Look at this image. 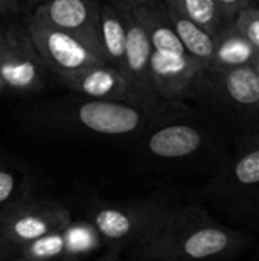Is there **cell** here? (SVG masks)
I'll use <instances>...</instances> for the list:
<instances>
[{
    "mask_svg": "<svg viewBox=\"0 0 259 261\" xmlns=\"http://www.w3.org/2000/svg\"><path fill=\"white\" fill-rule=\"evenodd\" d=\"M206 135L195 125L185 122H169L154 128L147 141V151L159 159H183L202 150Z\"/></svg>",
    "mask_w": 259,
    "mask_h": 261,
    "instance_id": "obj_14",
    "label": "cell"
},
{
    "mask_svg": "<svg viewBox=\"0 0 259 261\" xmlns=\"http://www.w3.org/2000/svg\"><path fill=\"white\" fill-rule=\"evenodd\" d=\"M165 203L160 200H143L131 203L98 202L89 213V222L99 234L108 251L119 252L131 248L148 229Z\"/></svg>",
    "mask_w": 259,
    "mask_h": 261,
    "instance_id": "obj_5",
    "label": "cell"
},
{
    "mask_svg": "<svg viewBox=\"0 0 259 261\" xmlns=\"http://www.w3.org/2000/svg\"><path fill=\"white\" fill-rule=\"evenodd\" d=\"M73 93L90 99L128 101V86L124 72L114 64L104 61L93 64L63 81Z\"/></svg>",
    "mask_w": 259,
    "mask_h": 261,
    "instance_id": "obj_13",
    "label": "cell"
},
{
    "mask_svg": "<svg viewBox=\"0 0 259 261\" xmlns=\"http://www.w3.org/2000/svg\"><path fill=\"white\" fill-rule=\"evenodd\" d=\"M99 40L105 61L114 64L124 72L127 24L121 9L114 3H101Z\"/></svg>",
    "mask_w": 259,
    "mask_h": 261,
    "instance_id": "obj_16",
    "label": "cell"
},
{
    "mask_svg": "<svg viewBox=\"0 0 259 261\" xmlns=\"http://www.w3.org/2000/svg\"><path fill=\"white\" fill-rule=\"evenodd\" d=\"M0 26H2V17H0Z\"/></svg>",
    "mask_w": 259,
    "mask_h": 261,
    "instance_id": "obj_29",
    "label": "cell"
},
{
    "mask_svg": "<svg viewBox=\"0 0 259 261\" xmlns=\"http://www.w3.org/2000/svg\"><path fill=\"white\" fill-rule=\"evenodd\" d=\"M154 2H162V0H154Z\"/></svg>",
    "mask_w": 259,
    "mask_h": 261,
    "instance_id": "obj_30",
    "label": "cell"
},
{
    "mask_svg": "<svg viewBox=\"0 0 259 261\" xmlns=\"http://www.w3.org/2000/svg\"><path fill=\"white\" fill-rule=\"evenodd\" d=\"M252 258H253V260L259 261V248H258V249H256V252L253 254V257H252Z\"/></svg>",
    "mask_w": 259,
    "mask_h": 261,
    "instance_id": "obj_27",
    "label": "cell"
},
{
    "mask_svg": "<svg viewBox=\"0 0 259 261\" xmlns=\"http://www.w3.org/2000/svg\"><path fill=\"white\" fill-rule=\"evenodd\" d=\"M27 2H29L31 5H37V6H38V5H41L43 2H46V0H27Z\"/></svg>",
    "mask_w": 259,
    "mask_h": 261,
    "instance_id": "obj_25",
    "label": "cell"
},
{
    "mask_svg": "<svg viewBox=\"0 0 259 261\" xmlns=\"http://www.w3.org/2000/svg\"><path fill=\"white\" fill-rule=\"evenodd\" d=\"M102 240L89 220H70L67 225L18 246L17 260H78L102 248Z\"/></svg>",
    "mask_w": 259,
    "mask_h": 261,
    "instance_id": "obj_10",
    "label": "cell"
},
{
    "mask_svg": "<svg viewBox=\"0 0 259 261\" xmlns=\"http://www.w3.org/2000/svg\"><path fill=\"white\" fill-rule=\"evenodd\" d=\"M259 188V135L234 154L208 187L211 194H246Z\"/></svg>",
    "mask_w": 259,
    "mask_h": 261,
    "instance_id": "obj_12",
    "label": "cell"
},
{
    "mask_svg": "<svg viewBox=\"0 0 259 261\" xmlns=\"http://www.w3.org/2000/svg\"><path fill=\"white\" fill-rule=\"evenodd\" d=\"M35 12L53 26L78 37L104 58L99 40L101 3L98 0H46L35 8Z\"/></svg>",
    "mask_w": 259,
    "mask_h": 261,
    "instance_id": "obj_11",
    "label": "cell"
},
{
    "mask_svg": "<svg viewBox=\"0 0 259 261\" xmlns=\"http://www.w3.org/2000/svg\"><path fill=\"white\" fill-rule=\"evenodd\" d=\"M72 220L66 205L31 193L0 213V237L21 246L34 242Z\"/></svg>",
    "mask_w": 259,
    "mask_h": 261,
    "instance_id": "obj_7",
    "label": "cell"
},
{
    "mask_svg": "<svg viewBox=\"0 0 259 261\" xmlns=\"http://www.w3.org/2000/svg\"><path fill=\"white\" fill-rule=\"evenodd\" d=\"M249 239L215 222L198 206L165 205L143 236L127 251L130 260H226L237 257Z\"/></svg>",
    "mask_w": 259,
    "mask_h": 261,
    "instance_id": "obj_1",
    "label": "cell"
},
{
    "mask_svg": "<svg viewBox=\"0 0 259 261\" xmlns=\"http://www.w3.org/2000/svg\"><path fill=\"white\" fill-rule=\"evenodd\" d=\"M29 194L26 176L14 165L0 161V213Z\"/></svg>",
    "mask_w": 259,
    "mask_h": 261,
    "instance_id": "obj_19",
    "label": "cell"
},
{
    "mask_svg": "<svg viewBox=\"0 0 259 261\" xmlns=\"http://www.w3.org/2000/svg\"><path fill=\"white\" fill-rule=\"evenodd\" d=\"M166 112L145 109L130 101L84 98L67 112V119L81 128L105 136H127L147 128Z\"/></svg>",
    "mask_w": 259,
    "mask_h": 261,
    "instance_id": "obj_4",
    "label": "cell"
},
{
    "mask_svg": "<svg viewBox=\"0 0 259 261\" xmlns=\"http://www.w3.org/2000/svg\"><path fill=\"white\" fill-rule=\"evenodd\" d=\"M26 26L47 69L61 81L93 64L105 61L87 43L53 26L35 11Z\"/></svg>",
    "mask_w": 259,
    "mask_h": 261,
    "instance_id": "obj_6",
    "label": "cell"
},
{
    "mask_svg": "<svg viewBox=\"0 0 259 261\" xmlns=\"http://www.w3.org/2000/svg\"><path fill=\"white\" fill-rule=\"evenodd\" d=\"M150 73L156 95L165 102L180 104L206 98L211 90L209 69L186 50L151 49Z\"/></svg>",
    "mask_w": 259,
    "mask_h": 261,
    "instance_id": "obj_3",
    "label": "cell"
},
{
    "mask_svg": "<svg viewBox=\"0 0 259 261\" xmlns=\"http://www.w3.org/2000/svg\"><path fill=\"white\" fill-rule=\"evenodd\" d=\"M49 73L27 26H0V81L5 95L27 96L43 92Z\"/></svg>",
    "mask_w": 259,
    "mask_h": 261,
    "instance_id": "obj_2",
    "label": "cell"
},
{
    "mask_svg": "<svg viewBox=\"0 0 259 261\" xmlns=\"http://www.w3.org/2000/svg\"><path fill=\"white\" fill-rule=\"evenodd\" d=\"M218 5V9L221 12L223 20L229 24L234 21L235 15L247 5L253 3V0H215Z\"/></svg>",
    "mask_w": 259,
    "mask_h": 261,
    "instance_id": "obj_21",
    "label": "cell"
},
{
    "mask_svg": "<svg viewBox=\"0 0 259 261\" xmlns=\"http://www.w3.org/2000/svg\"><path fill=\"white\" fill-rule=\"evenodd\" d=\"M252 67H253V69H255V70H256V72L259 73V57L256 58V61H255V63L252 64Z\"/></svg>",
    "mask_w": 259,
    "mask_h": 261,
    "instance_id": "obj_26",
    "label": "cell"
},
{
    "mask_svg": "<svg viewBox=\"0 0 259 261\" xmlns=\"http://www.w3.org/2000/svg\"><path fill=\"white\" fill-rule=\"evenodd\" d=\"M166 5L179 9L188 18L200 24L214 37L223 31L227 23L223 20L215 0H162Z\"/></svg>",
    "mask_w": 259,
    "mask_h": 261,
    "instance_id": "obj_18",
    "label": "cell"
},
{
    "mask_svg": "<svg viewBox=\"0 0 259 261\" xmlns=\"http://www.w3.org/2000/svg\"><path fill=\"white\" fill-rule=\"evenodd\" d=\"M150 0H114V5L118 6H127V8H137L145 5Z\"/></svg>",
    "mask_w": 259,
    "mask_h": 261,
    "instance_id": "obj_24",
    "label": "cell"
},
{
    "mask_svg": "<svg viewBox=\"0 0 259 261\" xmlns=\"http://www.w3.org/2000/svg\"><path fill=\"white\" fill-rule=\"evenodd\" d=\"M259 54L256 49L229 23L215 35L214 57L209 69H231L252 66Z\"/></svg>",
    "mask_w": 259,
    "mask_h": 261,
    "instance_id": "obj_15",
    "label": "cell"
},
{
    "mask_svg": "<svg viewBox=\"0 0 259 261\" xmlns=\"http://www.w3.org/2000/svg\"><path fill=\"white\" fill-rule=\"evenodd\" d=\"M118 6V5H116ZM124 15L127 24V43L124 55V75L128 86V101L145 109L168 112L171 102L159 99L151 84L150 60H151V43L147 28L134 8L118 6Z\"/></svg>",
    "mask_w": 259,
    "mask_h": 261,
    "instance_id": "obj_8",
    "label": "cell"
},
{
    "mask_svg": "<svg viewBox=\"0 0 259 261\" xmlns=\"http://www.w3.org/2000/svg\"><path fill=\"white\" fill-rule=\"evenodd\" d=\"M232 26L256 49L259 54V8L255 3L244 6L234 18Z\"/></svg>",
    "mask_w": 259,
    "mask_h": 261,
    "instance_id": "obj_20",
    "label": "cell"
},
{
    "mask_svg": "<svg viewBox=\"0 0 259 261\" xmlns=\"http://www.w3.org/2000/svg\"><path fill=\"white\" fill-rule=\"evenodd\" d=\"M209 69V67H208ZM211 90L223 109L234 113L243 127L255 128L259 135V73L252 66L231 69H209Z\"/></svg>",
    "mask_w": 259,
    "mask_h": 261,
    "instance_id": "obj_9",
    "label": "cell"
},
{
    "mask_svg": "<svg viewBox=\"0 0 259 261\" xmlns=\"http://www.w3.org/2000/svg\"><path fill=\"white\" fill-rule=\"evenodd\" d=\"M0 95H5V93H3V86H2V81H0Z\"/></svg>",
    "mask_w": 259,
    "mask_h": 261,
    "instance_id": "obj_28",
    "label": "cell"
},
{
    "mask_svg": "<svg viewBox=\"0 0 259 261\" xmlns=\"http://www.w3.org/2000/svg\"><path fill=\"white\" fill-rule=\"evenodd\" d=\"M165 5L166 14L172 23V28L176 34L179 35L182 44L185 46L186 52L202 61L206 67L211 66L212 57H214V46H215V37L209 34L206 29H203L200 24L188 18L185 14H182L179 9L172 8L171 5Z\"/></svg>",
    "mask_w": 259,
    "mask_h": 261,
    "instance_id": "obj_17",
    "label": "cell"
},
{
    "mask_svg": "<svg viewBox=\"0 0 259 261\" xmlns=\"http://www.w3.org/2000/svg\"><path fill=\"white\" fill-rule=\"evenodd\" d=\"M18 12V0H0V17L9 18Z\"/></svg>",
    "mask_w": 259,
    "mask_h": 261,
    "instance_id": "obj_23",
    "label": "cell"
},
{
    "mask_svg": "<svg viewBox=\"0 0 259 261\" xmlns=\"http://www.w3.org/2000/svg\"><path fill=\"white\" fill-rule=\"evenodd\" d=\"M18 246L0 237V260H17Z\"/></svg>",
    "mask_w": 259,
    "mask_h": 261,
    "instance_id": "obj_22",
    "label": "cell"
}]
</instances>
